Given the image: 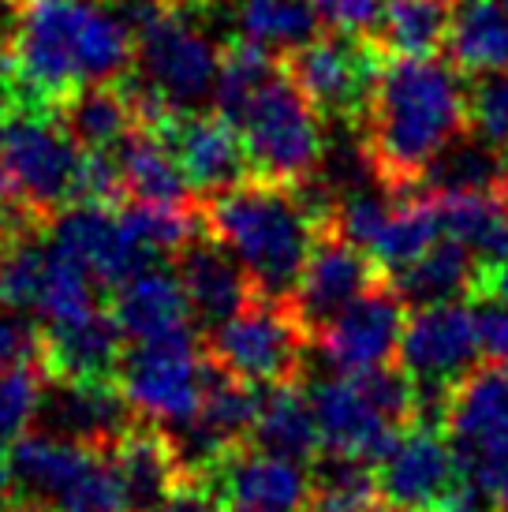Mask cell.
I'll return each instance as SVG.
<instances>
[{"instance_id": "6da1fadb", "label": "cell", "mask_w": 508, "mask_h": 512, "mask_svg": "<svg viewBox=\"0 0 508 512\" xmlns=\"http://www.w3.org/2000/svg\"><path fill=\"white\" fill-rule=\"evenodd\" d=\"M359 128L374 172L411 195L426 165L471 128L464 72L438 57H385Z\"/></svg>"}, {"instance_id": "7a4b0ae2", "label": "cell", "mask_w": 508, "mask_h": 512, "mask_svg": "<svg viewBox=\"0 0 508 512\" xmlns=\"http://www.w3.org/2000/svg\"><path fill=\"white\" fill-rule=\"evenodd\" d=\"M8 57L23 105L53 109L86 83L124 79L135 60V30L101 0H27L15 8Z\"/></svg>"}, {"instance_id": "3957f363", "label": "cell", "mask_w": 508, "mask_h": 512, "mask_svg": "<svg viewBox=\"0 0 508 512\" xmlns=\"http://www.w3.org/2000/svg\"><path fill=\"white\" fill-rule=\"evenodd\" d=\"M198 210L202 228L247 270L258 296L292 299L325 232V221L296 184L247 176L243 184L198 202Z\"/></svg>"}, {"instance_id": "277c9868", "label": "cell", "mask_w": 508, "mask_h": 512, "mask_svg": "<svg viewBox=\"0 0 508 512\" xmlns=\"http://www.w3.org/2000/svg\"><path fill=\"white\" fill-rule=\"evenodd\" d=\"M4 468L15 505L38 512H127L113 449L38 430L15 441Z\"/></svg>"}, {"instance_id": "5b68a950", "label": "cell", "mask_w": 508, "mask_h": 512, "mask_svg": "<svg viewBox=\"0 0 508 512\" xmlns=\"http://www.w3.org/2000/svg\"><path fill=\"white\" fill-rule=\"evenodd\" d=\"M247 154H251L254 176H266L277 184H307L322 172L325 135L322 113L314 109L307 94L292 83V75H273L254 101L236 120Z\"/></svg>"}, {"instance_id": "8992f818", "label": "cell", "mask_w": 508, "mask_h": 512, "mask_svg": "<svg viewBox=\"0 0 508 512\" xmlns=\"http://www.w3.org/2000/svg\"><path fill=\"white\" fill-rule=\"evenodd\" d=\"M221 53L225 45L169 4L135 27V75L180 116L202 113L217 98Z\"/></svg>"}, {"instance_id": "52a82bcc", "label": "cell", "mask_w": 508, "mask_h": 512, "mask_svg": "<svg viewBox=\"0 0 508 512\" xmlns=\"http://www.w3.org/2000/svg\"><path fill=\"white\" fill-rule=\"evenodd\" d=\"M445 438H449L460 475L475 483L508 512V367L486 363L467 370L456 382L445 412Z\"/></svg>"}, {"instance_id": "ba28073f", "label": "cell", "mask_w": 508, "mask_h": 512, "mask_svg": "<svg viewBox=\"0 0 508 512\" xmlns=\"http://www.w3.org/2000/svg\"><path fill=\"white\" fill-rule=\"evenodd\" d=\"M0 146L8 157L19 202L34 221H53L75 202L86 150L71 139V131L60 124L53 109L23 105L0 124Z\"/></svg>"}, {"instance_id": "9c48e42d", "label": "cell", "mask_w": 508, "mask_h": 512, "mask_svg": "<svg viewBox=\"0 0 508 512\" xmlns=\"http://www.w3.org/2000/svg\"><path fill=\"white\" fill-rule=\"evenodd\" d=\"M116 382L131 400L139 419L157 423L169 434L195 419L206 389V344H198V333L169 337V341L127 344Z\"/></svg>"}, {"instance_id": "30bf717a", "label": "cell", "mask_w": 508, "mask_h": 512, "mask_svg": "<svg viewBox=\"0 0 508 512\" xmlns=\"http://www.w3.org/2000/svg\"><path fill=\"white\" fill-rule=\"evenodd\" d=\"M202 344L228 374L251 385H273L299 378L311 333L299 326L288 299L254 296L236 318L210 329Z\"/></svg>"}, {"instance_id": "8fae6325", "label": "cell", "mask_w": 508, "mask_h": 512, "mask_svg": "<svg viewBox=\"0 0 508 512\" xmlns=\"http://www.w3.org/2000/svg\"><path fill=\"white\" fill-rule=\"evenodd\" d=\"M284 72L292 83L307 94L322 120L333 124H359L367 113L370 90L378 79V68L385 53L374 38H355V34H322L284 53Z\"/></svg>"}, {"instance_id": "7c38bea8", "label": "cell", "mask_w": 508, "mask_h": 512, "mask_svg": "<svg viewBox=\"0 0 508 512\" xmlns=\"http://www.w3.org/2000/svg\"><path fill=\"white\" fill-rule=\"evenodd\" d=\"M195 483L206 486L228 512H307L311 501L307 464L273 456L251 441L225 453Z\"/></svg>"}, {"instance_id": "4fadbf2b", "label": "cell", "mask_w": 508, "mask_h": 512, "mask_svg": "<svg viewBox=\"0 0 508 512\" xmlns=\"http://www.w3.org/2000/svg\"><path fill=\"white\" fill-rule=\"evenodd\" d=\"M404 326H408V303L389 277H381L378 285H370L355 303H348L314 337V344L322 348V356L337 374H359L389 363L400 352Z\"/></svg>"}, {"instance_id": "5bb4252c", "label": "cell", "mask_w": 508, "mask_h": 512, "mask_svg": "<svg viewBox=\"0 0 508 512\" xmlns=\"http://www.w3.org/2000/svg\"><path fill=\"white\" fill-rule=\"evenodd\" d=\"M400 367L423 385H456L482 356L479 314L464 303H430L415 314L400 337Z\"/></svg>"}, {"instance_id": "9a60e30c", "label": "cell", "mask_w": 508, "mask_h": 512, "mask_svg": "<svg viewBox=\"0 0 508 512\" xmlns=\"http://www.w3.org/2000/svg\"><path fill=\"white\" fill-rule=\"evenodd\" d=\"M381 277L385 273L378 270V262L363 247H355L344 236H337L333 228H325L314 243L311 262L299 277L288 307L296 311L299 326L307 329L314 341L348 303H355L370 285H378Z\"/></svg>"}, {"instance_id": "2e32d148", "label": "cell", "mask_w": 508, "mask_h": 512, "mask_svg": "<svg viewBox=\"0 0 508 512\" xmlns=\"http://www.w3.org/2000/svg\"><path fill=\"white\" fill-rule=\"evenodd\" d=\"M49 243H57L64 255L75 258L98 281L101 292H116L127 277L157 266L127 236L124 221H120V206L75 202L53 217Z\"/></svg>"}, {"instance_id": "e0dca14e", "label": "cell", "mask_w": 508, "mask_h": 512, "mask_svg": "<svg viewBox=\"0 0 508 512\" xmlns=\"http://www.w3.org/2000/svg\"><path fill=\"white\" fill-rule=\"evenodd\" d=\"M34 423L57 438L83 441L94 449H113L139 423V412L131 408L116 378H105V382L49 378Z\"/></svg>"}, {"instance_id": "ac0fdd59", "label": "cell", "mask_w": 508, "mask_h": 512, "mask_svg": "<svg viewBox=\"0 0 508 512\" xmlns=\"http://www.w3.org/2000/svg\"><path fill=\"white\" fill-rule=\"evenodd\" d=\"M460 464L441 427L408 423L393 453L378 464L381 498L415 512H434L460 483Z\"/></svg>"}, {"instance_id": "d6986e66", "label": "cell", "mask_w": 508, "mask_h": 512, "mask_svg": "<svg viewBox=\"0 0 508 512\" xmlns=\"http://www.w3.org/2000/svg\"><path fill=\"white\" fill-rule=\"evenodd\" d=\"M311 404L318 415V430H322V449L344 456H359L378 468L385 456L393 453L400 441L396 423L367 400V393L355 385L352 374H337V378H322L311 385Z\"/></svg>"}, {"instance_id": "ffe728a7", "label": "cell", "mask_w": 508, "mask_h": 512, "mask_svg": "<svg viewBox=\"0 0 508 512\" xmlns=\"http://www.w3.org/2000/svg\"><path fill=\"white\" fill-rule=\"evenodd\" d=\"M157 135H165V143L172 146V154L180 157L187 180H191V187L202 199H210L217 191H228V187L243 184L247 176H254L251 154H247L240 128L221 113L176 116L169 128L157 131Z\"/></svg>"}, {"instance_id": "44dd1931", "label": "cell", "mask_w": 508, "mask_h": 512, "mask_svg": "<svg viewBox=\"0 0 508 512\" xmlns=\"http://www.w3.org/2000/svg\"><path fill=\"white\" fill-rule=\"evenodd\" d=\"M176 273L184 281L198 333L225 326L228 318H236L258 296L247 270L213 240L206 228L176 255Z\"/></svg>"}, {"instance_id": "7402d4cb", "label": "cell", "mask_w": 508, "mask_h": 512, "mask_svg": "<svg viewBox=\"0 0 508 512\" xmlns=\"http://www.w3.org/2000/svg\"><path fill=\"white\" fill-rule=\"evenodd\" d=\"M113 460L124 483L127 512H165L169 501L187 486L184 460L165 427L139 419L113 445Z\"/></svg>"}, {"instance_id": "603a6c76", "label": "cell", "mask_w": 508, "mask_h": 512, "mask_svg": "<svg viewBox=\"0 0 508 512\" xmlns=\"http://www.w3.org/2000/svg\"><path fill=\"white\" fill-rule=\"evenodd\" d=\"M127 352V333L113 311L83 314L75 322L45 326L42 333V367L49 378H79V382H105L116 378L120 359Z\"/></svg>"}, {"instance_id": "cb8c5ba5", "label": "cell", "mask_w": 508, "mask_h": 512, "mask_svg": "<svg viewBox=\"0 0 508 512\" xmlns=\"http://www.w3.org/2000/svg\"><path fill=\"white\" fill-rule=\"evenodd\" d=\"M113 314L131 344L198 333L180 273H169L161 266H150V270L127 277L113 292Z\"/></svg>"}, {"instance_id": "d4e9b609", "label": "cell", "mask_w": 508, "mask_h": 512, "mask_svg": "<svg viewBox=\"0 0 508 512\" xmlns=\"http://www.w3.org/2000/svg\"><path fill=\"white\" fill-rule=\"evenodd\" d=\"M251 445L284 456V460H296V464H314V456L322 453L318 415H314L311 393L299 385V378L258 385Z\"/></svg>"}, {"instance_id": "484cf974", "label": "cell", "mask_w": 508, "mask_h": 512, "mask_svg": "<svg viewBox=\"0 0 508 512\" xmlns=\"http://www.w3.org/2000/svg\"><path fill=\"white\" fill-rule=\"evenodd\" d=\"M124 172L127 202H154V206H198V191L187 180L180 157L172 154L165 135L150 128L127 131L113 146Z\"/></svg>"}, {"instance_id": "4316f807", "label": "cell", "mask_w": 508, "mask_h": 512, "mask_svg": "<svg viewBox=\"0 0 508 512\" xmlns=\"http://www.w3.org/2000/svg\"><path fill=\"white\" fill-rule=\"evenodd\" d=\"M415 191L426 195H501L508 199V150L467 128L430 165Z\"/></svg>"}, {"instance_id": "83f0119b", "label": "cell", "mask_w": 508, "mask_h": 512, "mask_svg": "<svg viewBox=\"0 0 508 512\" xmlns=\"http://www.w3.org/2000/svg\"><path fill=\"white\" fill-rule=\"evenodd\" d=\"M479 277L482 262L452 236L430 243L415 262L389 273V281L396 285V292L404 296L408 307H430V303H452L460 296H475Z\"/></svg>"}, {"instance_id": "f1b7e54d", "label": "cell", "mask_w": 508, "mask_h": 512, "mask_svg": "<svg viewBox=\"0 0 508 512\" xmlns=\"http://www.w3.org/2000/svg\"><path fill=\"white\" fill-rule=\"evenodd\" d=\"M53 113L83 150H113L127 131L139 128V116H135L124 79L79 86L53 105Z\"/></svg>"}, {"instance_id": "f546056e", "label": "cell", "mask_w": 508, "mask_h": 512, "mask_svg": "<svg viewBox=\"0 0 508 512\" xmlns=\"http://www.w3.org/2000/svg\"><path fill=\"white\" fill-rule=\"evenodd\" d=\"M449 60L464 75L508 68V4L505 0H456L445 42Z\"/></svg>"}, {"instance_id": "4dcf8cb0", "label": "cell", "mask_w": 508, "mask_h": 512, "mask_svg": "<svg viewBox=\"0 0 508 512\" xmlns=\"http://www.w3.org/2000/svg\"><path fill=\"white\" fill-rule=\"evenodd\" d=\"M441 236L460 240L482 270L508 262V199L501 195H434Z\"/></svg>"}, {"instance_id": "1f68e13d", "label": "cell", "mask_w": 508, "mask_h": 512, "mask_svg": "<svg viewBox=\"0 0 508 512\" xmlns=\"http://www.w3.org/2000/svg\"><path fill=\"white\" fill-rule=\"evenodd\" d=\"M452 0H385L374 42L385 57H438L452 30Z\"/></svg>"}, {"instance_id": "d6a6232c", "label": "cell", "mask_w": 508, "mask_h": 512, "mask_svg": "<svg viewBox=\"0 0 508 512\" xmlns=\"http://www.w3.org/2000/svg\"><path fill=\"white\" fill-rule=\"evenodd\" d=\"M378 505L381 483L374 464L329 449L325 456H314L307 512H374Z\"/></svg>"}, {"instance_id": "836d02e7", "label": "cell", "mask_w": 508, "mask_h": 512, "mask_svg": "<svg viewBox=\"0 0 508 512\" xmlns=\"http://www.w3.org/2000/svg\"><path fill=\"white\" fill-rule=\"evenodd\" d=\"M438 240H441V221H438L434 195L411 191V195H400V206H396V214L389 217V225H385V232L378 236V243L370 247V258H374L378 270L389 277V273L404 270L408 262H415L430 243H438Z\"/></svg>"}, {"instance_id": "e575fe53", "label": "cell", "mask_w": 508, "mask_h": 512, "mask_svg": "<svg viewBox=\"0 0 508 512\" xmlns=\"http://www.w3.org/2000/svg\"><path fill=\"white\" fill-rule=\"evenodd\" d=\"M236 19H240L243 38L266 45L281 57L318 38V27H322L314 0H240Z\"/></svg>"}, {"instance_id": "d590c367", "label": "cell", "mask_w": 508, "mask_h": 512, "mask_svg": "<svg viewBox=\"0 0 508 512\" xmlns=\"http://www.w3.org/2000/svg\"><path fill=\"white\" fill-rule=\"evenodd\" d=\"M281 72V53H273L266 45L240 38V42H228L221 53V75H217V113L225 120H240L243 109L254 101V94Z\"/></svg>"}, {"instance_id": "8d00e7d4", "label": "cell", "mask_w": 508, "mask_h": 512, "mask_svg": "<svg viewBox=\"0 0 508 512\" xmlns=\"http://www.w3.org/2000/svg\"><path fill=\"white\" fill-rule=\"evenodd\" d=\"M467 105H471V128L508 150V68L471 75Z\"/></svg>"}, {"instance_id": "74e56055", "label": "cell", "mask_w": 508, "mask_h": 512, "mask_svg": "<svg viewBox=\"0 0 508 512\" xmlns=\"http://www.w3.org/2000/svg\"><path fill=\"white\" fill-rule=\"evenodd\" d=\"M314 12L325 30L333 34H355V38H374L385 0H314Z\"/></svg>"}, {"instance_id": "f35d334b", "label": "cell", "mask_w": 508, "mask_h": 512, "mask_svg": "<svg viewBox=\"0 0 508 512\" xmlns=\"http://www.w3.org/2000/svg\"><path fill=\"white\" fill-rule=\"evenodd\" d=\"M38 356H42V333H34L27 314L4 307L0 311V367H15Z\"/></svg>"}, {"instance_id": "ab89813d", "label": "cell", "mask_w": 508, "mask_h": 512, "mask_svg": "<svg viewBox=\"0 0 508 512\" xmlns=\"http://www.w3.org/2000/svg\"><path fill=\"white\" fill-rule=\"evenodd\" d=\"M165 512H228L221 501L213 498L206 486H198V483H187L176 498L169 501V509Z\"/></svg>"}, {"instance_id": "60d3db41", "label": "cell", "mask_w": 508, "mask_h": 512, "mask_svg": "<svg viewBox=\"0 0 508 512\" xmlns=\"http://www.w3.org/2000/svg\"><path fill=\"white\" fill-rule=\"evenodd\" d=\"M475 296L497 299L501 307H508V262H501V266H490V270H482Z\"/></svg>"}, {"instance_id": "b9f144b4", "label": "cell", "mask_w": 508, "mask_h": 512, "mask_svg": "<svg viewBox=\"0 0 508 512\" xmlns=\"http://www.w3.org/2000/svg\"><path fill=\"white\" fill-rule=\"evenodd\" d=\"M23 109V94H19V83H15L12 68H4L0 64V124L8 120V116H15Z\"/></svg>"}, {"instance_id": "7bdbcfd3", "label": "cell", "mask_w": 508, "mask_h": 512, "mask_svg": "<svg viewBox=\"0 0 508 512\" xmlns=\"http://www.w3.org/2000/svg\"><path fill=\"white\" fill-rule=\"evenodd\" d=\"M374 512H415V509H404V505H393V501H385V505H378Z\"/></svg>"}, {"instance_id": "ee69618b", "label": "cell", "mask_w": 508, "mask_h": 512, "mask_svg": "<svg viewBox=\"0 0 508 512\" xmlns=\"http://www.w3.org/2000/svg\"><path fill=\"white\" fill-rule=\"evenodd\" d=\"M0 4H8V8H19V4H27V0H0Z\"/></svg>"}, {"instance_id": "f6af8a7d", "label": "cell", "mask_w": 508, "mask_h": 512, "mask_svg": "<svg viewBox=\"0 0 508 512\" xmlns=\"http://www.w3.org/2000/svg\"><path fill=\"white\" fill-rule=\"evenodd\" d=\"M0 255H4V240H0Z\"/></svg>"}, {"instance_id": "bcb514c9", "label": "cell", "mask_w": 508, "mask_h": 512, "mask_svg": "<svg viewBox=\"0 0 508 512\" xmlns=\"http://www.w3.org/2000/svg\"><path fill=\"white\" fill-rule=\"evenodd\" d=\"M505 4H508V0H505Z\"/></svg>"}]
</instances>
